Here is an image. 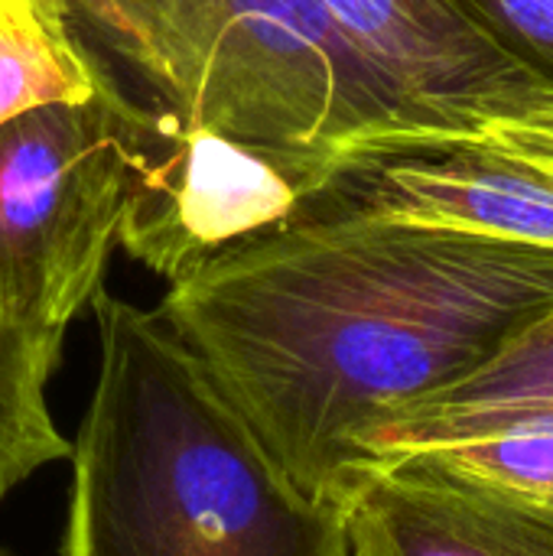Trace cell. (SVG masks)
Wrapping results in <instances>:
<instances>
[{
  "mask_svg": "<svg viewBox=\"0 0 553 556\" xmlns=\"http://www.w3.org/2000/svg\"><path fill=\"white\" fill-rule=\"evenodd\" d=\"M332 556H381V551L375 547V541L355 525V518L345 508H342V538H339V547H336Z\"/></svg>",
  "mask_w": 553,
  "mask_h": 556,
  "instance_id": "15",
  "label": "cell"
},
{
  "mask_svg": "<svg viewBox=\"0 0 553 556\" xmlns=\"http://www.w3.org/2000/svg\"><path fill=\"white\" fill-rule=\"evenodd\" d=\"M551 303V248L297 215L169 283L156 313L287 479L332 502L372 424L466 378Z\"/></svg>",
  "mask_w": 553,
  "mask_h": 556,
  "instance_id": "1",
  "label": "cell"
},
{
  "mask_svg": "<svg viewBox=\"0 0 553 556\" xmlns=\"http://www.w3.org/2000/svg\"><path fill=\"white\" fill-rule=\"evenodd\" d=\"M417 456H430L456 472L553 502V427L469 440Z\"/></svg>",
  "mask_w": 553,
  "mask_h": 556,
  "instance_id": "12",
  "label": "cell"
},
{
  "mask_svg": "<svg viewBox=\"0 0 553 556\" xmlns=\"http://www.w3.org/2000/svg\"><path fill=\"white\" fill-rule=\"evenodd\" d=\"M332 502L381 556H553V502L417 453L355 459Z\"/></svg>",
  "mask_w": 553,
  "mask_h": 556,
  "instance_id": "8",
  "label": "cell"
},
{
  "mask_svg": "<svg viewBox=\"0 0 553 556\" xmlns=\"http://www.w3.org/2000/svg\"><path fill=\"white\" fill-rule=\"evenodd\" d=\"M124 117L127 182L117 244L166 283L293 222L316 189L306 173L222 134L127 104Z\"/></svg>",
  "mask_w": 553,
  "mask_h": 556,
  "instance_id": "5",
  "label": "cell"
},
{
  "mask_svg": "<svg viewBox=\"0 0 553 556\" xmlns=\"http://www.w3.org/2000/svg\"><path fill=\"white\" fill-rule=\"evenodd\" d=\"M95 81L127 108L261 150L316 189L349 156L424 140L319 0H62Z\"/></svg>",
  "mask_w": 553,
  "mask_h": 556,
  "instance_id": "3",
  "label": "cell"
},
{
  "mask_svg": "<svg viewBox=\"0 0 553 556\" xmlns=\"http://www.w3.org/2000/svg\"><path fill=\"white\" fill-rule=\"evenodd\" d=\"M541 427H553V303L466 378L372 424L355 443V459L430 453Z\"/></svg>",
  "mask_w": 553,
  "mask_h": 556,
  "instance_id": "9",
  "label": "cell"
},
{
  "mask_svg": "<svg viewBox=\"0 0 553 556\" xmlns=\"http://www.w3.org/2000/svg\"><path fill=\"white\" fill-rule=\"evenodd\" d=\"M98 375L68 450L65 556H332L339 502L287 479L160 313L91 303Z\"/></svg>",
  "mask_w": 553,
  "mask_h": 556,
  "instance_id": "2",
  "label": "cell"
},
{
  "mask_svg": "<svg viewBox=\"0 0 553 556\" xmlns=\"http://www.w3.org/2000/svg\"><path fill=\"white\" fill-rule=\"evenodd\" d=\"M553 88V0H450Z\"/></svg>",
  "mask_w": 553,
  "mask_h": 556,
  "instance_id": "13",
  "label": "cell"
},
{
  "mask_svg": "<svg viewBox=\"0 0 553 556\" xmlns=\"http://www.w3.org/2000/svg\"><path fill=\"white\" fill-rule=\"evenodd\" d=\"M98 91L62 0H0V124Z\"/></svg>",
  "mask_w": 553,
  "mask_h": 556,
  "instance_id": "10",
  "label": "cell"
},
{
  "mask_svg": "<svg viewBox=\"0 0 553 556\" xmlns=\"http://www.w3.org/2000/svg\"><path fill=\"white\" fill-rule=\"evenodd\" d=\"M297 215H362L553 251V176L479 137L398 140L339 163Z\"/></svg>",
  "mask_w": 553,
  "mask_h": 556,
  "instance_id": "6",
  "label": "cell"
},
{
  "mask_svg": "<svg viewBox=\"0 0 553 556\" xmlns=\"http://www.w3.org/2000/svg\"><path fill=\"white\" fill-rule=\"evenodd\" d=\"M469 137H479L482 143L553 176V101L512 117H495Z\"/></svg>",
  "mask_w": 553,
  "mask_h": 556,
  "instance_id": "14",
  "label": "cell"
},
{
  "mask_svg": "<svg viewBox=\"0 0 553 556\" xmlns=\"http://www.w3.org/2000/svg\"><path fill=\"white\" fill-rule=\"evenodd\" d=\"M388 81L424 140L469 137L495 117L551 104L553 88L450 0H319Z\"/></svg>",
  "mask_w": 553,
  "mask_h": 556,
  "instance_id": "7",
  "label": "cell"
},
{
  "mask_svg": "<svg viewBox=\"0 0 553 556\" xmlns=\"http://www.w3.org/2000/svg\"><path fill=\"white\" fill-rule=\"evenodd\" d=\"M62 349L0 326V502L39 469L68 459L72 443L49 410V378Z\"/></svg>",
  "mask_w": 553,
  "mask_h": 556,
  "instance_id": "11",
  "label": "cell"
},
{
  "mask_svg": "<svg viewBox=\"0 0 553 556\" xmlns=\"http://www.w3.org/2000/svg\"><path fill=\"white\" fill-rule=\"evenodd\" d=\"M124 182L127 117L104 85L0 124V326L62 349L104 290Z\"/></svg>",
  "mask_w": 553,
  "mask_h": 556,
  "instance_id": "4",
  "label": "cell"
}]
</instances>
